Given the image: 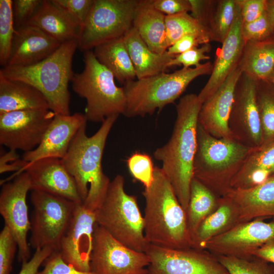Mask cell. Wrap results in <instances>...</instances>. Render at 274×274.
Listing matches in <instances>:
<instances>
[{"label":"cell","mask_w":274,"mask_h":274,"mask_svg":"<svg viewBox=\"0 0 274 274\" xmlns=\"http://www.w3.org/2000/svg\"><path fill=\"white\" fill-rule=\"evenodd\" d=\"M15 31L13 1L0 0V64H8Z\"/></svg>","instance_id":"obj_37"},{"label":"cell","mask_w":274,"mask_h":274,"mask_svg":"<svg viewBox=\"0 0 274 274\" xmlns=\"http://www.w3.org/2000/svg\"><path fill=\"white\" fill-rule=\"evenodd\" d=\"M263 218L242 222L226 232L208 241L203 247L216 256L248 258L268 241L274 238V220Z\"/></svg>","instance_id":"obj_17"},{"label":"cell","mask_w":274,"mask_h":274,"mask_svg":"<svg viewBox=\"0 0 274 274\" xmlns=\"http://www.w3.org/2000/svg\"><path fill=\"white\" fill-rule=\"evenodd\" d=\"M236 204L240 223L257 218L274 220V176L246 189H231L227 194Z\"/></svg>","instance_id":"obj_23"},{"label":"cell","mask_w":274,"mask_h":274,"mask_svg":"<svg viewBox=\"0 0 274 274\" xmlns=\"http://www.w3.org/2000/svg\"><path fill=\"white\" fill-rule=\"evenodd\" d=\"M26 24L39 28L60 44L78 40L81 30L52 0H43Z\"/></svg>","instance_id":"obj_24"},{"label":"cell","mask_w":274,"mask_h":274,"mask_svg":"<svg viewBox=\"0 0 274 274\" xmlns=\"http://www.w3.org/2000/svg\"><path fill=\"white\" fill-rule=\"evenodd\" d=\"M241 32L244 44L248 41L260 42L273 39L266 10L254 21L242 23Z\"/></svg>","instance_id":"obj_39"},{"label":"cell","mask_w":274,"mask_h":274,"mask_svg":"<svg viewBox=\"0 0 274 274\" xmlns=\"http://www.w3.org/2000/svg\"><path fill=\"white\" fill-rule=\"evenodd\" d=\"M254 150L233 139L215 138L198 124L193 178L219 197L224 196Z\"/></svg>","instance_id":"obj_5"},{"label":"cell","mask_w":274,"mask_h":274,"mask_svg":"<svg viewBox=\"0 0 274 274\" xmlns=\"http://www.w3.org/2000/svg\"><path fill=\"white\" fill-rule=\"evenodd\" d=\"M202 102L198 95L182 96L176 106L177 117L169 141L157 148L153 155L170 182L186 213L193 178V161L196 148L198 116Z\"/></svg>","instance_id":"obj_1"},{"label":"cell","mask_w":274,"mask_h":274,"mask_svg":"<svg viewBox=\"0 0 274 274\" xmlns=\"http://www.w3.org/2000/svg\"><path fill=\"white\" fill-rule=\"evenodd\" d=\"M252 256L274 264V238L268 241L255 250Z\"/></svg>","instance_id":"obj_51"},{"label":"cell","mask_w":274,"mask_h":274,"mask_svg":"<svg viewBox=\"0 0 274 274\" xmlns=\"http://www.w3.org/2000/svg\"><path fill=\"white\" fill-rule=\"evenodd\" d=\"M238 5L236 17L221 48L217 52L210 77L198 94L202 103L216 91L238 65L245 44L241 32V8Z\"/></svg>","instance_id":"obj_22"},{"label":"cell","mask_w":274,"mask_h":274,"mask_svg":"<svg viewBox=\"0 0 274 274\" xmlns=\"http://www.w3.org/2000/svg\"><path fill=\"white\" fill-rule=\"evenodd\" d=\"M229 274H274V265L256 256H216Z\"/></svg>","instance_id":"obj_36"},{"label":"cell","mask_w":274,"mask_h":274,"mask_svg":"<svg viewBox=\"0 0 274 274\" xmlns=\"http://www.w3.org/2000/svg\"><path fill=\"white\" fill-rule=\"evenodd\" d=\"M238 66L255 81L268 79L274 70V38L245 43Z\"/></svg>","instance_id":"obj_29"},{"label":"cell","mask_w":274,"mask_h":274,"mask_svg":"<svg viewBox=\"0 0 274 274\" xmlns=\"http://www.w3.org/2000/svg\"><path fill=\"white\" fill-rule=\"evenodd\" d=\"M150 263L145 252L128 247L96 224L91 271L95 274H148Z\"/></svg>","instance_id":"obj_11"},{"label":"cell","mask_w":274,"mask_h":274,"mask_svg":"<svg viewBox=\"0 0 274 274\" xmlns=\"http://www.w3.org/2000/svg\"><path fill=\"white\" fill-rule=\"evenodd\" d=\"M94 211L77 203L60 240L58 251L67 264L83 272L91 271L95 226Z\"/></svg>","instance_id":"obj_16"},{"label":"cell","mask_w":274,"mask_h":274,"mask_svg":"<svg viewBox=\"0 0 274 274\" xmlns=\"http://www.w3.org/2000/svg\"><path fill=\"white\" fill-rule=\"evenodd\" d=\"M165 25L168 47L187 35L197 37L203 44L211 41L210 33L206 27L188 13L166 16Z\"/></svg>","instance_id":"obj_35"},{"label":"cell","mask_w":274,"mask_h":274,"mask_svg":"<svg viewBox=\"0 0 274 274\" xmlns=\"http://www.w3.org/2000/svg\"><path fill=\"white\" fill-rule=\"evenodd\" d=\"M123 40L132 62L136 79L164 72L176 56L169 54L167 51L162 54L151 51L133 27L124 35Z\"/></svg>","instance_id":"obj_26"},{"label":"cell","mask_w":274,"mask_h":274,"mask_svg":"<svg viewBox=\"0 0 274 274\" xmlns=\"http://www.w3.org/2000/svg\"><path fill=\"white\" fill-rule=\"evenodd\" d=\"M238 9L236 0H210L204 26L210 33L211 41L223 43L231 29Z\"/></svg>","instance_id":"obj_33"},{"label":"cell","mask_w":274,"mask_h":274,"mask_svg":"<svg viewBox=\"0 0 274 274\" xmlns=\"http://www.w3.org/2000/svg\"><path fill=\"white\" fill-rule=\"evenodd\" d=\"M93 52L98 61L120 83L124 85L136 78L123 37L99 45L93 49Z\"/></svg>","instance_id":"obj_31"},{"label":"cell","mask_w":274,"mask_h":274,"mask_svg":"<svg viewBox=\"0 0 274 274\" xmlns=\"http://www.w3.org/2000/svg\"><path fill=\"white\" fill-rule=\"evenodd\" d=\"M23 172H26L29 176L31 190H41L82 203L75 180L61 159L45 158L33 162L26 161L14 176Z\"/></svg>","instance_id":"obj_18"},{"label":"cell","mask_w":274,"mask_h":274,"mask_svg":"<svg viewBox=\"0 0 274 274\" xmlns=\"http://www.w3.org/2000/svg\"><path fill=\"white\" fill-rule=\"evenodd\" d=\"M256 96L262 130L260 149L274 144V84L267 79L256 81Z\"/></svg>","instance_id":"obj_34"},{"label":"cell","mask_w":274,"mask_h":274,"mask_svg":"<svg viewBox=\"0 0 274 274\" xmlns=\"http://www.w3.org/2000/svg\"><path fill=\"white\" fill-rule=\"evenodd\" d=\"M240 223L238 208L228 195L221 197L216 210L199 225L193 235L192 248L202 250L210 239L229 231Z\"/></svg>","instance_id":"obj_27"},{"label":"cell","mask_w":274,"mask_h":274,"mask_svg":"<svg viewBox=\"0 0 274 274\" xmlns=\"http://www.w3.org/2000/svg\"><path fill=\"white\" fill-rule=\"evenodd\" d=\"M84 68L74 74L71 82L74 92L85 99L87 121L102 122L113 116L124 114L126 98L123 87L117 86L113 74L100 63L93 51L84 52Z\"/></svg>","instance_id":"obj_7"},{"label":"cell","mask_w":274,"mask_h":274,"mask_svg":"<svg viewBox=\"0 0 274 274\" xmlns=\"http://www.w3.org/2000/svg\"><path fill=\"white\" fill-rule=\"evenodd\" d=\"M191 15L204 25L210 0H189Z\"/></svg>","instance_id":"obj_50"},{"label":"cell","mask_w":274,"mask_h":274,"mask_svg":"<svg viewBox=\"0 0 274 274\" xmlns=\"http://www.w3.org/2000/svg\"><path fill=\"white\" fill-rule=\"evenodd\" d=\"M36 109H50L40 91L27 83L10 80L0 75V114Z\"/></svg>","instance_id":"obj_28"},{"label":"cell","mask_w":274,"mask_h":274,"mask_svg":"<svg viewBox=\"0 0 274 274\" xmlns=\"http://www.w3.org/2000/svg\"><path fill=\"white\" fill-rule=\"evenodd\" d=\"M82 29L94 0H52Z\"/></svg>","instance_id":"obj_41"},{"label":"cell","mask_w":274,"mask_h":274,"mask_svg":"<svg viewBox=\"0 0 274 274\" xmlns=\"http://www.w3.org/2000/svg\"><path fill=\"white\" fill-rule=\"evenodd\" d=\"M14 179L3 184L0 192V214L5 225L10 230L18 245V260L23 263L30 259L27 234L30 229L26 203L27 194L31 190L29 176L23 172Z\"/></svg>","instance_id":"obj_13"},{"label":"cell","mask_w":274,"mask_h":274,"mask_svg":"<svg viewBox=\"0 0 274 274\" xmlns=\"http://www.w3.org/2000/svg\"><path fill=\"white\" fill-rule=\"evenodd\" d=\"M54 251L49 247L35 250L31 258L22 263V266L18 274H37L40 266Z\"/></svg>","instance_id":"obj_47"},{"label":"cell","mask_w":274,"mask_h":274,"mask_svg":"<svg viewBox=\"0 0 274 274\" xmlns=\"http://www.w3.org/2000/svg\"><path fill=\"white\" fill-rule=\"evenodd\" d=\"M61 44L35 26L25 24L15 28L7 65L36 64L51 55Z\"/></svg>","instance_id":"obj_21"},{"label":"cell","mask_w":274,"mask_h":274,"mask_svg":"<svg viewBox=\"0 0 274 274\" xmlns=\"http://www.w3.org/2000/svg\"><path fill=\"white\" fill-rule=\"evenodd\" d=\"M211 50V46L209 43L201 45L200 47H194L184 53L177 55L171 60L169 67L174 65H183V68H188L191 66L195 67L200 66L202 63L200 62L203 60H208L210 57L207 55Z\"/></svg>","instance_id":"obj_42"},{"label":"cell","mask_w":274,"mask_h":274,"mask_svg":"<svg viewBox=\"0 0 274 274\" xmlns=\"http://www.w3.org/2000/svg\"><path fill=\"white\" fill-rule=\"evenodd\" d=\"M43 269L37 274H95L92 271H80L66 263L62 259L60 252L54 251L44 261Z\"/></svg>","instance_id":"obj_43"},{"label":"cell","mask_w":274,"mask_h":274,"mask_svg":"<svg viewBox=\"0 0 274 274\" xmlns=\"http://www.w3.org/2000/svg\"><path fill=\"white\" fill-rule=\"evenodd\" d=\"M127 165L132 177L142 183L145 188L151 185L154 180L155 167L149 155L138 152L134 153L127 159Z\"/></svg>","instance_id":"obj_38"},{"label":"cell","mask_w":274,"mask_h":274,"mask_svg":"<svg viewBox=\"0 0 274 274\" xmlns=\"http://www.w3.org/2000/svg\"><path fill=\"white\" fill-rule=\"evenodd\" d=\"M203 45L201 41L197 37L192 35L185 36L167 48V52L177 55L184 53L194 47Z\"/></svg>","instance_id":"obj_49"},{"label":"cell","mask_w":274,"mask_h":274,"mask_svg":"<svg viewBox=\"0 0 274 274\" xmlns=\"http://www.w3.org/2000/svg\"><path fill=\"white\" fill-rule=\"evenodd\" d=\"M124 178L116 176L94 211L96 224L116 239L136 251L145 252L149 244L144 234V217L136 197L124 189Z\"/></svg>","instance_id":"obj_8"},{"label":"cell","mask_w":274,"mask_h":274,"mask_svg":"<svg viewBox=\"0 0 274 274\" xmlns=\"http://www.w3.org/2000/svg\"><path fill=\"white\" fill-rule=\"evenodd\" d=\"M55 114L50 109L26 110L0 114V144L25 152L41 142Z\"/></svg>","instance_id":"obj_14"},{"label":"cell","mask_w":274,"mask_h":274,"mask_svg":"<svg viewBox=\"0 0 274 274\" xmlns=\"http://www.w3.org/2000/svg\"><path fill=\"white\" fill-rule=\"evenodd\" d=\"M274 176V144L254 150L248 157L232 183V189H246Z\"/></svg>","instance_id":"obj_30"},{"label":"cell","mask_w":274,"mask_h":274,"mask_svg":"<svg viewBox=\"0 0 274 274\" xmlns=\"http://www.w3.org/2000/svg\"><path fill=\"white\" fill-rule=\"evenodd\" d=\"M165 17L154 8L152 0H138L133 27L137 30L149 49L159 54L165 53L168 48Z\"/></svg>","instance_id":"obj_25"},{"label":"cell","mask_w":274,"mask_h":274,"mask_svg":"<svg viewBox=\"0 0 274 274\" xmlns=\"http://www.w3.org/2000/svg\"><path fill=\"white\" fill-rule=\"evenodd\" d=\"M213 64L210 61L197 67L182 68L172 73L164 72L124 85L127 117L152 115L158 109L174 103L197 77L211 75Z\"/></svg>","instance_id":"obj_6"},{"label":"cell","mask_w":274,"mask_h":274,"mask_svg":"<svg viewBox=\"0 0 274 274\" xmlns=\"http://www.w3.org/2000/svg\"><path fill=\"white\" fill-rule=\"evenodd\" d=\"M43 0L13 1V15L15 27L25 25L32 16Z\"/></svg>","instance_id":"obj_44"},{"label":"cell","mask_w":274,"mask_h":274,"mask_svg":"<svg viewBox=\"0 0 274 274\" xmlns=\"http://www.w3.org/2000/svg\"><path fill=\"white\" fill-rule=\"evenodd\" d=\"M118 116L106 118L92 136L86 134L83 125L61 159L74 178L83 205L94 211L107 191L110 180L104 173L101 161L108 135Z\"/></svg>","instance_id":"obj_3"},{"label":"cell","mask_w":274,"mask_h":274,"mask_svg":"<svg viewBox=\"0 0 274 274\" xmlns=\"http://www.w3.org/2000/svg\"><path fill=\"white\" fill-rule=\"evenodd\" d=\"M87 122L85 115L80 113L55 115L40 144L34 150L25 152L22 159L28 162L45 158L62 159L76 134Z\"/></svg>","instance_id":"obj_20"},{"label":"cell","mask_w":274,"mask_h":274,"mask_svg":"<svg viewBox=\"0 0 274 274\" xmlns=\"http://www.w3.org/2000/svg\"><path fill=\"white\" fill-rule=\"evenodd\" d=\"M32 212L29 245L35 250L51 247L58 251L61 238L77 203L38 190L31 191Z\"/></svg>","instance_id":"obj_10"},{"label":"cell","mask_w":274,"mask_h":274,"mask_svg":"<svg viewBox=\"0 0 274 274\" xmlns=\"http://www.w3.org/2000/svg\"><path fill=\"white\" fill-rule=\"evenodd\" d=\"M241 8L242 23L258 19L266 10V0H236Z\"/></svg>","instance_id":"obj_45"},{"label":"cell","mask_w":274,"mask_h":274,"mask_svg":"<svg viewBox=\"0 0 274 274\" xmlns=\"http://www.w3.org/2000/svg\"><path fill=\"white\" fill-rule=\"evenodd\" d=\"M274 84V70L267 79Z\"/></svg>","instance_id":"obj_53"},{"label":"cell","mask_w":274,"mask_h":274,"mask_svg":"<svg viewBox=\"0 0 274 274\" xmlns=\"http://www.w3.org/2000/svg\"><path fill=\"white\" fill-rule=\"evenodd\" d=\"M138 0H94L78 40L82 51L123 37L133 27Z\"/></svg>","instance_id":"obj_9"},{"label":"cell","mask_w":274,"mask_h":274,"mask_svg":"<svg viewBox=\"0 0 274 274\" xmlns=\"http://www.w3.org/2000/svg\"><path fill=\"white\" fill-rule=\"evenodd\" d=\"M144 225L149 244L170 249L192 247L186 213L161 168L155 166L151 185L145 188Z\"/></svg>","instance_id":"obj_2"},{"label":"cell","mask_w":274,"mask_h":274,"mask_svg":"<svg viewBox=\"0 0 274 274\" xmlns=\"http://www.w3.org/2000/svg\"><path fill=\"white\" fill-rule=\"evenodd\" d=\"M256 81L242 73L237 82L228 120L233 139L258 149L262 144V130L256 96Z\"/></svg>","instance_id":"obj_15"},{"label":"cell","mask_w":274,"mask_h":274,"mask_svg":"<svg viewBox=\"0 0 274 274\" xmlns=\"http://www.w3.org/2000/svg\"><path fill=\"white\" fill-rule=\"evenodd\" d=\"M266 12L270 24L274 38V0H266Z\"/></svg>","instance_id":"obj_52"},{"label":"cell","mask_w":274,"mask_h":274,"mask_svg":"<svg viewBox=\"0 0 274 274\" xmlns=\"http://www.w3.org/2000/svg\"><path fill=\"white\" fill-rule=\"evenodd\" d=\"M17 249L16 239L5 225L0 232V274H10Z\"/></svg>","instance_id":"obj_40"},{"label":"cell","mask_w":274,"mask_h":274,"mask_svg":"<svg viewBox=\"0 0 274 274\" xmlns=\"http://www.w3.org/2000/svg\"><path fill=\"white\" fill-rule=\"evenodd\" d=\"M154 8L165 16L188 13L191 11L189 0H152Z\"/></svg>","instance_id":"obj_46"},{"label":"cell","mask_w":274,"mask_h":274,"mask_svg":"<svg viewBox=\"0 0 274 274\" xmlns=\"http://www.w3.org/2000/svg\"><path fill=\"white\" fill-rule=\"evenodd\" d=\"M148 274H229L217 256L193 248L170 249L149 244Z\"/></svg>","instance_id":"obj_12"},{"label":"cell","mask_w":274,"mask_h":274,"mask_svg":"<svg viewBox=\"0 0 274 274\" xmlns=\"http://www.w3.org/2000/svg\"><path fill=\"white\" fill-rule=\"evenodd\" d=\"M220 197L196 179L192 180L187 218L191 238L200 223L217 208Z\"/></svg>","instance_id":"obj_32"},{"label":"cell","mask_w":274,"mask_h":274,"mask_svg":"<svg viewBox=\"0 0 274 274\" xmlns=\"http://www.w3.org/2000/svg\"><path fill=\"white\" fill-rule=\"evenodd\" d=\"M242 72L238 66L201 107L198 124L212 136L233 139L228 126L235 86Z\"/></svg>","instance_id":"obj_19"},{"label":"cell","mask_w":274,"mask_h":274,"mask_svg":"<svg viewBox=\"0 0 274 274\" xmlns=\"http://www.w3.org/2000/svg\"><path fill=\"white\" fill-rule=\"evenodd\" d=\"M26 161L20 159L16 150H9L2 152L0 156V173L9 172H19L26 164Z\"/></svg>","instance_id":"obj_48"},{"label":"cell","mask_w":274,"mask_h":274,"mask_svg":"<svg viewBox=\"0 0 274 274\" xmlns=\"http://www.w3.org/2000/svg\"><path fill=\"white\" fill-rule=\"evenodd\" d=\"M77 48L78 40L65 42L41 61L28 66L7 65L2 67L0 75L33 86L45 96L55 115H69L68 84L74 74L72 62Z\"/></svg>","instance_id":"obj_4"}]
</instances>
